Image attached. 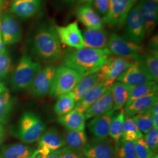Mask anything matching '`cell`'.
<instances>
[{
    "label": "cell",
    "instance_id": "obj_15",
    "mask_svg": "<svg viewBox=\"0 0 158 158\" xmlns=\"http://www.w3.org/2000/svg\"><path fill=\"white\" fill-rule=\"evenodd\" d=\"M85 158H115V151L113 143L107 138L94 139L87 142L81 151Z\"/></svg>",
    "mask_w": 158,
    "mask_h": 158
},
{
    "label": "cell",
    "instance_id": "obj_53",
    "mask_svg": "<svg viewBox=\"0 0 158 158\" xmlns=\"http://www.w3.org/2000/svg\"><path fill=\"white\" fill-rule=\"evenodd\" d=\"M14 1H18V0H14Z\"/></svg>",
    "mask_w": 158,
    "mask_h": 158
},
{
    "label": "cell",
    "instance_id": "obj_48",
    "mask_svg": "<svg viewBox=\"0 0 158 158\" xmlns=\"http://www.w3.org/2000/svg\"><path fill=\"white\" fill-rule=\"evenodd\" d=\"M6 89H7L6 88L5 85L1 81V79H0V93H2V92H3L4 91L6 90Z\"/></svg>",
    "mask_w": 158,
    "mask_h": 158
},
{
    "label": "cell",
    "instance_id": "obj_3",
    "mask_svg": "<svg viewBox=\"0 0 158 158\" xmlns=\"http://www.w3.org/2000/svg\"><path fill=\"white\" fill-rule=\"evenodd\" d=\"M45 128V125L38 115L27 111L23 113L14 134L23 142L32 143L39 141Z\"/></svg>",
    "mask_w": 158,
    "mask_h": 158
},
{
    "label": "cell",
    "instance_id": "obj_47",
    "mask_svg": "<svg viewBox=\"0 0 158 158\" xmlns=\"http://www.w3.org/2000/svg\"><path fill=\"white\" fill-rule=\"evenodd\" d=\"M93 0H79L78 1V4H89L91 5Z\"/></svg>",
    "mask_w": 158,
    "mask_h": 158
},
{
    "label": "cell",
    "instance_id": "obj_7",
    "mask_svg": "<svg viewBox=\"0 0 158 158\" xmlns=\"http://www.w3.org/2000/svg\"><path fill=\"white\" fill-rule=\"evenodd\" d=\"M138 0H110V7L106 16L102 18L104 25L121 28L124 25L131 10Z\"/></svg>",
    "mask_w": 158,
    "mask_h": 158
},
{
    "label": "cell",
    "instance_id": "obj_49",
    "mask_svg": "<svg viewBox=\"0 0 158 158\" xmlns=\"http://www.w3.org/2000/svg\"><path fill=\"white\" fill-rule=\"evenodd\" d=\"M4 46H5V45L4 44L2 36H1V33H0V53L1 52V51H2V49H3Z\"/></svg>",
    "mask_w": 158,
    "mask_h": 158
},
{
    "label": "cell",
    "instance_id": "obj_31",
    "mask_svg": "<svg viewBox=\"0 0 158 158\" xmlns=\"http://www.w3.org/2000/svg\"><path fill=\"white\" fill-rule=\"evenodd\" d=\"M76 102L73 91L59 98L54 106V111L59 117L63 116L73 110Z\"/></svg>",
    "mask_w": 158,
    "mask_h": 158
},
{
    "label": "cell",
    "instance_id": "obj_52",
    "mask_svg": "<svg viewBox=\"0 0 158 158\" xmlns=\"http://www.w3.org/2000/svg\"><path fill=\"white\" fill-rule=\"evenodd\" d=\"M151 1H155V2H158V0H151Z\"/></svg>",
    "mask_w": 158,
    "mask_h": 158
},
{
    "label": "cell",
    "instance_id": "obj_54",
    "mask_svg": "<svg viewBox=\"0 0 158 158\" xmlns=\"http://www.w3.org/2000/svg\"><path fill=\"white\" fill-rule=\"evenodd\" d=\"M0 23H1V21H0Z\"/></svg>",
    "mask_w": 158,
    "mask_h": 158
},
{
    "label": "cell",
    "instance_id": "obj_29",
    "mask_svg": "<svg viewBox=\"0 0 158 158\" xmlns=\"http://www.w3.org/2000/svg\"><path fill=\"white\" fill-rule=\"evenodd\" d=\"M14 106V98L6 89L0 93V124L6 125L11 115Z\"/></svg>",
    "mask_w": 158,
    "mask_h": 158
},
{
    "label": "cell",
    "instance_id": "obj_12",
    "mask_svg": "<svg viewBox=\"0 0 158 158\" xmlns=\"http://www.w3.org/2000/svg\"><path fill=\"white\" fill-rule=\"evenodd\" d=\"M66 146L63 136L58 130L51 128L43 133L39 139L38 149L35 150V158H45L52 152Z\"/></svg>",
    "mask_w": 158,
    "mask_h": 158
},
{
    "label": "cell",
    "instance_id": "obj_20",
    "mask_svg": "<svg viewBox=\"0 0 158 158\" xmlns=\"http://www.w3.org/2000/svg\"><path fill=\"white\" fill-rule=\"evenodd\" d=\"M114 109V102L111 91L108 87L102 96L91 105L85 112V118L87 119L94 118L107 113Z\"/></svg>",
    "mask_w": 158,
    "mask_h": 158
},
{
    "label": "cell",
    "instance_id": "obj_28",
    "mask_svg": "<svg viewBox=\"0 0 158 158\" xmlns=\"http://www.w3.org/2000/svg\"><path fill=\"white\" fill-rule=\"evenodd\" d=\"M63 138L66 147L79 152L88 142L85 130H68Z\"/></svg>",
    "mask_w": 158,
    "mask_h": 158
},
{
    "label": "cell",
    "instance_id": "obj_41",
    "mask_svg": "<svg viewBox=\"0 0 158 158\" xmlns=\"http://www.w3.org/2000/svg\"><path fill=\"white\" fill-rule=\"evenodd\" d=\"M60 158H85V156L77 151H74L68 147H63L60 149Z\"/></svg>",
    "mask_w": 158,
    "mask_h": 158
},
{
    "label": "cell",
    "instance_id": "obj_44",
    "mask_svg": "<svg viewBox=\"0 0 158 158\" xmlns=\"http://www.w3.org/2000/svg\"><path fill=\"white\" fill-rule=\"evenodd\" d=\"M5 138V130L3 125L0 124V147L2 144Z\"/></svg>",
    "mask_w": 158,
    "mask_h": 158
},
{
    "label": "cell",
    "instance_id": "obj_35",
    "mask_svg": "<svg viewBox=\"0 0 158 158\" xmlns=\"http://www.w3.org/2000/svg\"><path fill=\"white\" fill-rule=\"evenodd\" d=\"M135 143L125 141L123 138L120 139L115 147V156L117 158H136Z\"/></svg>",
    "mask_w": 158,
    "mask_h": 158
},
{
    "label": "cell",
    "instance_id": "obj_24",
    "mask_svg": "<svg viewBox=\"0 0 158 158\" xmlns=\"http://www.w3.org/2000/svg\"><path fill=\"white\" fill-rule=\"evenodd\" d=\"M108 87H110L107 86L105 82L100 81L85 95L80 102L76 104L74 108L81 113H85L102 96Z\"/></svg>",
    "mask_w": 158,
    "mask_h": 158
},
{
    "label": "cell",
    "instance_id": "obj_46",
    "mask_svg": "<svg viewBox=\"0 0 158 158\" xmlns=\"http://www.w3.org/2000/svg\"><path fill=\"white\" fill-rule=\"evenodd\" d=\"M62 2L67 6H73L76 2H78L79 0H61Z\"/></svg>",
    "mask_w": 158,
    "mask_h": 158
},
{
    "label": "cell",
    "instance_id": "obj_9",
    "mask_svg": "<svg viewBox=\"0 0 158 158\" xmlns=\"http://www.w3.org/2000/svg\"><path fill=\"white\" fill-rule=\"evenodd\" d=\"M124 26L125 38L136 44H141L146 37V34L143 22L137 4L131 10Z\"/></svg>",
    "mask_w": 158,
    "mask_h": 158
},
{
    "label": "cell",
    "instance_id": "obj_1",
    "mask_svg": "<svg viewBox=\"0 0 158 158\" xmlns=\"http://www.w3.org/2000/svg\"><path fill=\"white\" fill-rule=\"evenodd\" d=\"M107 48L102 49L83 48L70 51L64 57V66L83 77L98 72L111 56Z\"/></svg>",
    "mask_w": 158,
    "mask_h": 158
},
{
    "label": "cell",
    "instance_id": "obj_21",
    "mask_svg": "<svg viewBox=\"0 0 158 158\" xmlns=\"http://www.w3.org/2000/svg\"><path fill=\"white\" fill-rule=\"evenodd\" d=\"M85 48L102 49L107 48L109 36L104 29L86 28L82 32Z\"/></svg>",
    "mask_w": 158,
    "mask_h": 158
},
{
    "label": "cell",
    "instance_id": "obj_34",
    "mask_svg": "<svg viewBox=\"0 0 158 158\" xmlns=\"http://www.w3.org/2000/svg\"><path fill=\"white\" fill-rule=\"evenodd\" d=\"M151 111L152 108L132 117L139 130L145 135L153 128Z\"/></svg>",
    "mask_w": 158,
    "mask_h": 158
},
{
    "label": "cell",
    "instance_id": "obj_40",
    "mask_svg": "<svg viewBox=\"0 0 158 158\" xmlns=\"http://www.w3.org/2000/svg\"><path fill=\"white\" fill-rule=\"evenodd\" d=\"M93 6L96 11L102 17L106 16L110 7V0H93Z\"/></svg>",
    "mask_w": 158,
    "mask_h": 158
},
{
    "label": "cell",
    "instance_id": "obj_8",
    "mask_svg": "<svg viewBox=\"0 0 158 158\" xmlns=\"http://www.w3.org/2000/svg\"><path fill=\"white\" fill-rule=\"evenodd\" d=\"M134 62L132 57L111 56L98 72L101 81L111 87L119 76Z\"/></svg>",
    "mask_w": 158,
    "mask_h": 158
},
{
    "label": "cell",
    "instance_id": "obj_39",
    "mask_svg": "<svg viewBox=\"0 0 158 158\" xmlns=\"http://www.w3.org/2000/svg\"><path fill=\"white\" fill-rule=\"evenodd\" d=\"M143 138L151 151L155 154L158 148V130L153 128Z\"/></svg>",
    "mask_w": 158,
    "mask_h": 158
},
{
    "label": "cell",
    "instance_id": "obj_30",
    "mask_svg": "<svg viewBox=\"0 0 158 158\" xmlns=\"http://www.w3.org/2000/svg\"><path fill=\"white\" fill-rule=\"evenodd\" d=\"M158 89L157 82L155 81H150L144 84L133 87L131 89L129 98L126 104L142 97L152 93H157Z\"/></svg>",
    "mask_w": 158,
    "mask_h": 158
},
{
    "label": "cell",
    "instance_id": "obj_13",
    "mask_svg": "<svg viewBox=\"0 0 158 158\" xmlns=\"http://www.w3.org/2000/svg\"><path fill=\"white\" fill-rule=\"evenodd\" d=\"M0 33L4 45L19 42L23 38V29L11 14L3 15L0 23Z\"/></svg>",
    "mask_w": 158,
    "mask_h": 158
},
{
    "label": "cell",
    "instance_id": "obj_22",
    "mask_svg": "<svg viewBox=\"0 0 158 158\" xmlns=\"http://www.w3.org/2000/svg\"><path fill=\"white\" fill-rule=\"evenodd\" d=\"M158 102V93H152L125 104L124 113L127 116L132 117L138 113L152 108Z\"/></svg>",
    "mask_w": 158,
    "mask_h": 158
},
{
    "label": "cell",
    "instance_id": "obj_38",
    "mask_svg": "<svg viewBox=\"0 0 158 158\" xmlns=\"http://www.w3.org/2000/svg\"><path fill=\"white\" fill-rule=\"evenodd\" d=\"M135 150L136 158H151L155 155L148 146L143 137L135 141Z\"/></svg>",
    "mask_w": 158,
    "mask_h": 158
},
{
    "label": "cell",
    "instance_id": "obj_2",
    "mask_svg": "<svg viewBox=\"0 0 158 158\" xmlns=\"http://www.w3.org/2000/svg\"><path fill=\"white\" fill-rule=\"evenodd\" d=\"M34 54L45 62H56L62 56V49L55 29L52 23H40L34 31L32 38Z\"/></svg>",
    "mask_w": 158,
    "mask_h": 158
},
{
    "label": "cell",
    "instance_id": "obj_45",
    "mask_svg": "<svg viewBox=\"0 0 158 158\" xmlns=\"http://www.w3.org/2000/svg\"><path fill=\"white\" fill-rule=\"evenodd\" d=\"M45 158H60V149L52 152Z\"/></svg>",
    "mask_w": 158,
    "mask_h": 158
},
{
    "label": "cell",
    "instance_id": "obj_33",
    "mask_svg": "<svg viewBox=\"0 0 158 158\" xmlns=\"http://www.w3.org/2000/svg\"><path fill=\"white\" fill-rule=\"evenodd\" d=\"M143 61L153 81L158 82V52L149 50L142 55Z\"/></svg>",
    "mask_w": 158,
    "mask_h": 158
},
{
    "label": "cell",
    "instance_id": "obj_50",
    "mask_svg": "<svg viewBox=\"0 0 158 158\" xmlns=\"http://www.w3.org/2000/svg\"><path fill=\"white\" fill-rule=\"evenodd\" d=\"M4 0H0V11L2 10V8L4 6Z\"/></svg>",
    "mask_w": 158,
    "mask_h": 158
},
{
    "label": "cell",
    "instance_id": "obj_51",
    "mask_svg": "<svg viewBox=\"0 0 158 158\" xmlns=\"http://www.w3.org/2000/svg\"><path fill=\"white\" fill-rule=\"evenodd\" d=\"M151 158H158V155H154Z\"/></svg>",
    "mask_w": 158,
    "mask_h": 158
},
{
    "label": "cell",
    "instance_id": "obj_16",
    "mask_svg": "<svg viewBox=\"0 0 158 158\" xmlns=\"http://www.w3.org/2000/svg\"><path fill=\"white\" fill-rule=\"evenodd\" d=\"M144 24L146 36L152 34L158 20V2L151 0H138L137 2Z\"/></svg>",
    "mask_w": 158,
    "mask_h": 158
},
{
    "label": "cell",
    "instance_id": "obj_14",
    "mask_svg": "<svg viewBox=\"0 0 158 158\" xmlns=\"http://www.w3.org/2000/svg\"><path fill=\"white\" fill-rule=\"evenodd\" d=\"M55 29L61 44L75 49L85 48L82 32L76 21L66 26H55Z\"/></svg>",
    "mask_w": 158,
    "mask_h": 158
},
{
    "label": "cell",
    "instance_id": "obj_23",
    "mask_svg": "<svg viewBox=\"0 0 158 158\" xmlns=\"http://www.w3.org/2000/svg\"><path fill=\"white\" fill-rule=\"evenodd\" d=\"M35 150L23 143L4 145L0 151V158H35Z\"/></svg>",
    "mask_w": 158,
    "mask_h": 158
},
{
    "label": "cell",
    "instance_id": "obj_27",
    "mask_svg": "<svg viewBox=\"0 0 158 158\" xmlns=\"http://www.w3.org/2000/svg\"><path fill=\"white\" fill-rule=\"evenodd\" d=\"M100 81L101 79L98 72L83 77L72 91L74 96L76 104L80 102L85 95Z\"/></svg>",
    "mask_w": 158,
    "mask_h": 158
},
{
    "label": "cell",
    "instance_id": "obj_42",
    "mask_svg": "<svg viewBox=\"0 0 158 158\" xmlns=\"http://www.w3.org/2000/svg\"><path fill=\"white\" fill-rule=\"evenodd\" d=\"M149 50L158 51V34H155L150 38L148 42Z\"/></svg>",
    "mask_w": 158,
    "mask_h": 158
},
{
    "label": "cell",
    "instance_id": "obj_6",
    "mask_svg": "<svg viewBox=\"0 0 158 158\" xmlns=\"http://www.w3.org/2000/svg\"><path fill=\"white\" fill-rule=\"evenodd\" d=\"M131 57L134 62L119 76L117 81L133 87L153 81L144 64L142 54Z\"/></svg>",
    "mask_w": 158,
    "mask_h": 158
},
{
    "label": "cell",
    "instance_id": "obj_19",
    "mask_svg": "<svg viewBox=\"0 0 158 158\" xmlns=\"http://www.w3.org/2000/svg\"><path fill=\"white\" fill-rule=\"evenodd\" d=\"M115 113L114 109L94 117L87 125L91 134L96 139H104L109 134L110 127Z\"/></svg>",
    "mask_w": 158,
    "mask_h": 158
},
{
    "label": "cell",
    "instance_id": "obj_43",
    "mask_svg": "<svg viewBox=\"0 0 158 158\" xmlns=\"http://www.w3.org/2000/svg\"><path fill=\"white\" fill-rule=\"evenodd\" d=\"M151 113L153 128L158 130V103L152 108Z\"/></svg>",
    "mask_w": 158,
    "mask_h": 158
},
{
    "label": "cell",
    "instance_id": "obj_10",
    "mask_svg": "<svg viewBox=\"0 0 158 158\" xmlns=\"http://www.w3.org/2000/svg\"><path fill=\"white\" fill-rule=\"evenodd\" d=\"M56 68L51 65L41 68L35 76L29 89L34 97H42L49 94Z\"/></svg>",
    "mask_w": 158,
    "mask_h": 158
},
{
    "label": "cell",
    "instance_id": "obj_26",
    "mask_svg": "<svg viewBox=\"0 0 158 158\" xmlns=\"http://www.w3.org/2000/svg\"><path fill=\"white\" fill-rule=\"evenodd\" d=\"M132 87L119 81H115L111 86L114 110H119L124 107L128 100Z\"/></svg>",
    "mask_w": 158,
    "mask_h": 158
},
{
    "label": "cell",
    "instance_id": "obj_25",
    "mask_svg": "<svg viewBox=\"0 0 158 158\" xmlns=\"http://www.w3.org/2000/svg\"><path fill=\"white\" fill-rule=\"evenodd\" d=\"M85 114L75 108L57 118L58 123L68 130H85Z\"/></svg>",
    "mask_w": 158,
    "mask_h": 158
},
{
    "label": "cell",
    "instance_id": "obj_17",
    "mask_svg": "<svg viewBox=\"0 0 158 158\" xmlns=\"http://www.w3.org/2000/svg\"><path fill=\"white\" fill-rule=\"evenodd\" d=\"M42 6V0H18L12 4L10 12L21 19H27L38 14Z\"/></svg>",
    "mask_w": 158,
    "mask_h": 158
},
{
    "label": "cell",
    "instance_id": "obj_5",
    "mask_svg": "<svg viewBox=\"0 0 158 158\" xmlns=\"http://www.w3.org/2000/svg\"><path fill=\"white\" fill-rule=\"evenodd\" d=\"M83 77L70 68L63 66L56 69L49 94L59 98L72 91Z\"/></svg>",
    "mask_w": 158,
    "mask_h": 158
},
{
    "label": "cell",
    "instance_id": "obj_18",
    "mask_svg": "<svg viewBox=\"0 0 158 158\" xmlns=\"http://www.w3.org/2000/svg\"><path fill=\"white\" fill-rule=\"evenodd\" d=\"M76 15L79 21L87 28L104 29V23L102 18L91 5H78L76 10Z\"/></svg>",
    "mask_w": 158,
    "mask_h": 158
},
{
    "label": "cell",
    "instance_id": "obj_4",
    "mask_svg": "<svg viewBox=\"0 0 158 158\" xmlns=\"http://www.w3.org/2000/svg\"><path fill=\"white\" fill-rule=\"evenodd\" d=\"M40 63L28 55H23L12 75L13 90L21 91L29 89L35 76L41 69Z\"/></svg>",
    "mask_w": 158,
    "mask_h": 158
},
{
    "label": "cell",
    "instance_id": "obj_11",
    "mask_svg": "<svg viewBox=\"0 0 158 158\" xmlns=\"http://www.w3.org/2000/svg\"><path fill=\"white\" fill-rule=\"evenodd\" d=\"M107 49L111 54L125 57L142 54L144 51L141 44L131 42L117 34H112L109 36Z\"/></svg>",
    "mask_w": 158,
    "mask_h": 158
},
{
    "label": "cell",
    "instance_id": "obj_37",
    "mask_svg": "<svg viewBox=\"0 0 158 158\" xmlns=\"http://www.w3.org/2000/svg\"><path fill=\"white\" fill-rule=\"evenodd\" d=\"M12 62L7 48L4 47L0 53V79H4L11 71Z\"/></svg>",
    "mask_w": 158,
    "mask_h": 158
},
{
    "label": "cell",
    "instance_id": "obj_32",
    "mask_svg": "<svg viewBox=\"0 0 158 158\" xmlns=\"http://www.w3.org/2000/svg\"><path fill=\"white\" fill-rule=\"evenodd\" d=\"M143 137V134L139 130L132 117H125L122 138L125 141L135 142Z\"/></svg>",
    "mask_w": 158,
    "mask_h": 158
},
{
    "label": "cell",
    "instance_id": "obj_36",
    "mask_svg": "<svg viewBox=\"0 0 158 158\" xmlns=\"http://www.w3.org/2000/svg\"><path fill=\"white\" fill-rule=\"evenodd\" d=\"M125 117L124 112L121 111L111 120L108 135L116 142L122 138Z\"/></svg>",
    "mask_w": 158,
    "mask_h": 158
}]
</instances>
